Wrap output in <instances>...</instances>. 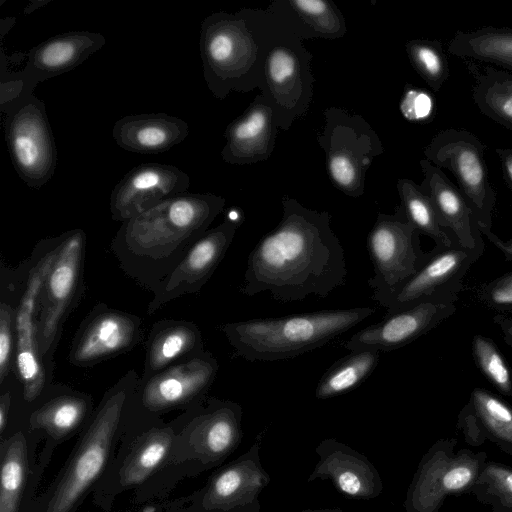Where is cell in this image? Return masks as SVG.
I'll return each mask as SVG.
<instances>
[{"mask_svg": "<svg viewBox=\"0 0 512 512\" xmlns=\"http://www.w3.org/2000/svg\"><path fill=\"white\" fill-rule=\"evenodd\" d=\"M344 250L325 214L287 207L282 222L251 251L241 292L279 302L327 297L347 277Z\"/></svg>", "mask_w": 512, "mask_h": 512, "instance_id": "obj_1", "label": "cell"}, {"mask_svg": "<svg viewBox=\"0 0 512 512\" xmlns=\"http://www.w3.org/2000/svg\"><path fill=\"white\" fill-rule=\"evenodd\" d=\"M224 205L212 194H183L122 222L110 248L120 268L154 293L207 231Z\"/></svg>", "mask_w": 512, "mask_h": 512, "instance_id": "obj_2", "label": "cell"}, {"mask_svg": "<svg viewBox=\"0 0 512 512\" xmlns=\"http://www.w3.org/2000/svg\"><path fill=\"white\" fill-rule=\"evenodd\" d=\"M375 313L369 306L253 318L221 326L235 353L248 361L294 358L317 349Z\"/></svg>", "mask_w": 512, "mask_h": 512, "instance_id": "obj_3", "label": "cell"}, {"mask_svg": "<svg viewBox=\"0 0 512 512\" xmlns=\"http://www.w3.org/2000/svg\"><path fill=\"white\" fill-rule=\"evenodd\" d=\"M139 378L134 370H130L105 393L96 415L48 503L46 512H70L102 472L123 412Z\"/></svg>", "mask_w": 512, "mask_h": 512, "instance_id": "obj_4", "label": "cell"}, {"mask_svg": "<svg viewBox=\"0 0 512 512\" xmlns=\"http://www.w3.org/2000/svg\"><path fill=\"white\" fill-rule=\"evenodd\" d=\"M85 246L86 234L82 229L63 233L55 261L41 289L36 318L37 342L48 373L63 325L82 293Z\"/></svg>", "mask_w": 512, "mask_h": 512, "instance_id": "obj_5", "label": "cell"}, {"mask_svg": "<svg viewBox=\"0 0 512 512\" xmlns=\"http://www.w3.org/2000/svg\"><path fill=\"white\" fill-rule=\"evenodd\" d=\"M3 114L12 165L28 187L40 189L54 176L58 163L45 104L30 94L9 106Z\"/></svg>", "mask_w": 512, "mask_h": 512, "instance_id": "obj_6", "label": "cell"}, {"mask_svg": "<svg viewBox=\"0 0 512 512\" xmlns=\"http://www.w3.org/2000/svg\"><path fill=\"white\" fill-rule=\"evenodd\" d=\"M62 234L41 240L34 248L25 287L15 313L14 365L24 399L34 401L45 388L48 371L37 342V310L41 289L55 261Z\"/></svg>", "mask_w": 512, "mask_h": 512, "instance_id": "obj_7", "label": "cell"}, {"mask_svg": "<svg viewBox=\"0 0 512 512\" xmlns=\"http://www.w3.org/2000/svg\"><path fill=\"white\" fill-rule=\"evenodd\" d=\"M485 149L486 145L471 132L448 128L438 133L425 150L432 165L447 169L456 178V186L483 228H487L486 220L496 199L484 160Z\"/></svg>", "mask_w": 512, "mask_h": 512, "instance_id": "obj_8", "label": "cell"}, {"mask_svg": "<svg viewBox=\"0 0 512 512\" xmlns=\"http://www.w3.org/2000/svg\"><path fill=\"white\" fill-rule=\"evenodd\" d=\"M218 369L216 358L205 350L144 382L138 381L133 397L152 413L197 404L209 391Z\"/></svg>", "mask_w": 512, "mask_h": 512, "instance_id": "obj_9", "label": "cell"}, {"mask_svg": "<svg viewBox=\"0 0 512 512\" xmlns=\"http://www.w3.org/2000/svg\"><path fill=\"white\" fill-rule=\"evenodd\" d=\"M140 317L99 304L80 324L70 346L69 363L90 367L129 351L141 338Z\"/></svg>", "mask_w": 512, "mask_h": 512, "instance_id": "obj_10", "label": "cell"}, {"mask_svg": "<svg viewBox=\"0 0 512 512\" xmlns=\"http://www.w3.org/2000/svg\"><path fill=\"white\" fill-rule=\"evenodd\" d=\"M263 435L211 478L201 498L204 512H260L259 497L270 482L260 460Z\"/></svg>", "mask_w": 512, "mask_h": 512, "instance_id": "obj_11", "label": "cell"}, {"mask_svg": "<svg viewBox=\"0 0 512 512\" xmlns=\"http://www.w3.org/2000/svg\"><path fill=\"white\" fill-rule=\"evenodd\" d=\"M189 186L188 174L176 166L162 163L137 165L113 188L111 217L114 221L125 222L170 198L186 194Z\"/></svg>", "mask_w": 512, "mask_h": 512, "instance_id": "obj_12", "label": "cell"}, {"mask_svg": "<svg viewBox=\"0 0 512 512\" xmlns=\"http://www.w3.org/2000/svg\"><path fill=\"white\" fill-rule=\"evenodd\" d=\"M417 230L406 220L381 216L367 237V250L374 276L372 290L388 289L413 276L420 265L415 236Z\"/></svg>", "mask_w": 512, "mask_h": 512, "instance_id": "obj_13", "label": "cell"}, {"mask_svg": "<svg viewBox=\"0 0 512 512\" xmlns=\"http://www.w3.org/2000/svg\"><path fill=\"white\" fill-rule=\"evenodd\" d=\"M236 228L233 222L224 221L207 230L153 293L147 308L148 314H153L172 300L198 293L224 258Z\"/></svg>", "mask_w": 512, "mask_h": 512, "instance_id": "obj_14", "label": "cell"}, {"mask_svg": "<svg viewBox=\"0 0 512 512\" xmlns=\"http://www.w3.org/2000/svg\"><path fill=\"white\" fill-rule=\"evenodd\" d=\"M319 456L307 481L330 480L344 497L370 500L378 497L383 483L368 458L334 438L322 440L316 447Z\"/></svg>", "mask_w": 512, "mask_h": 512, "instance_id": "obj_15", "label": "cell"}, {"mask_svg": "<svg viewBox=\"0 0 512 512\" xmlns=\"http://www.w3.org/2000/svg\"><path fill=\"white\" fill-rule=\"evenodd\" d=\"M242 407L229 400L209 399L208 406L188 425V443L203 465L222 462L239 446Z\"/></svg>", "mask_w": 512, "mask_h": 512, "instance_id": "obj_16", "label": "cell"}, {"mask_svg": "<svg viewBox=\"0 0 512 512\" xmlns=\"http://www.w3.org/2000/svg\"><path fill=\"white\" fill-rule=\"evenodd\" d=\"M105 43L99 32L78 30L57 34L29 50L21 72L37 86L76 68Z\"/></svg>", "mask_w": 512, "mask_h": 512, "instance_id": "obj_17", "label": "cell"}, {"mask_svg": "<svg viewBox=\"0 0 512 512\" xmlns=\"http://www.w3.org/2000/svg\"><path fill=\"white\" fill-rule=\"evenodd\" d=\"M188 124L164 112L127 115L112 128L116 144L129 152L158 154L170 150L186 139Z\"/></svg>", "mask_w": 512, "mask_h": 512, "instance_id": "obj_18", "label": "cell"}, {"mask_svg": "<svg viewBox=\"0 0 512 512\" xmlns=\"http://www.w3.org/2000/svg\"><path fill=\"white\" fill-rule=\"evenodd\" d=\"M437 311L435 304L420 300L357 331L343 346L349 351L368 349L384 352L397 349L426 331Z\"/></svg>", "mask_w": 512, "mask_h": 512, "instance_id": "obj_19", "label": "cell"}, {"mask_svg": "<svg viewBox=\"0 0 512 512\" xmlns=\"http://www.w3.org/2000/svg\"><path fill=\"white\" fill-rule=\"evenodd\" d=\"M236 22L216 14L201 25L200 53L204 76L211 90L220 94L234 76L241 60L242 37Z\"/></svg>", "mask_w": 512, "mask_h": 512, "instance_id": "obj_20", "label": "cell"}, {"mask_svg": "<svg viewBox=\"0 0 512 512\" xmlns=\"http://www.w3.org/2000/svg\"><path fill=\"white\" fill-rule=\"evenodd\" d=\"M204 351L201 330L194 322L168 319L157 321L147 338L139 382Z\"/></svg>", "mask_w": 512, "mask_h": 512, "instance_id": "obj_21", "label": "cell"}, {"mask_svg": "<svg viewBox=\"0 0 512 512\" xmlns=\"http://www.w3.org/2000/svg\"><path fill=\"white\" fill-rule=\"evenodd\" d=\"M421 166L425 175L421 188L431 199L441 226L449 227L463 246L471 248L476 220L472 207L441 169L428 160H422Z\"/></svg>", "mask_w": 512, "mask_h": 512, "instance_id": "obj_22", "label": "cell"}, {"mask_svg": "<svg viewBox=\"0 0 512 512\" xmlns=\"http://www.w3.org/2000/svg\"><path fill=\"white\" fill-rule=\"evenodd\" d=\"M464 258L465 254L462 251L440 254L398 285L388 289L373 290L372 299L386 309V315L409 307L422 300L451 276Z\"/></svg>", "mask_w": 512, "mask_h": 512, "instance_id": "obj_23", "label": "cell"}, {"mask_svg": "<svg viewBox=\"0 0 512 512\" xmlns=\"http://www.w3.org/2000/svg\"><path fill=\"white\" fill-rule=\"evenodd\" d=\"M448 52L512 71V28L487 26L457 31L448 45Z\"/></svg>", "mask_w": 512, "mask_h": 512, "instance_id": "obj_24", "label": "cell"}, {"mask_svg": "<svg viewBox=\"0 0 512 512\" xmlns=\"http://www.w3.org/2000/svg\"><path fill=\"white\" fill-rule=\"evenodd\" d=\"M380 352L354 350L331 365L320 378L315 396L325 400L350 392L362 384L379 363Z\"/></svg>", "mask_w": 512, "mask_h": 512, "instance_id": "obj_25", "label": "cell"}, {"mask_svg": "<svg viewBox=\"0 0 512 512\" xmlns=\"http://www.w3.org/2000/svg\"><path fill=\"white\" fill-rule=\"evenodd\" d=\"M91 408L90 397L77 392L51 398L35 410L30 427L45 431L59 440L73 432L86 418Z\"/></svg>", "mask_w": 512, "mask_h": 512, "instance_id": "obj_26", "label": "cell"}, {"mask_svg": "<svg viewBox=\"0 0 512 512\" xmlns=\"http://www.w3.org/2000/svg\"><path fill=\"white\" fill-rule=\"evenodd\" d=\"M173 439L174 432L169 427H156L144 433L123 463L121 484L132 486L145 481L162 463Z\"/></svg>", "mask_w": 512, "mask_h": 512, "instance_id": "obj_27", "label": "cell"}, {"mask_svg": "<svg viewBox=\"0 0 512 512\" xmlns=\"http://www.w3.org/2000/svg\"><path fill=\"white\" fill-rule=\"evenodd\" d=\"M472 97L482 114L512 130V73L487 67L476 76Z\"/></svg>", "mask_w": 512, "mask_h": 512, "instance_id": "obj_28", "label": "cell"}, {"mask_svg": "<svg viewBox=\"0 0 512 512\" xmlns=\"http://www.w3.org/2000/svg\"><path fill=\"white\" fill-rule=\"evenodd\" d=\"M448 461L435 445L423 458L410 485L404 507L408 512H436L442 502V476Z\"/></svg>", "mask_w": 512, "mask_h": 512, "instance_id": "obj_29", "label": "cell"}, {"mask_svg": "<svg viewBox=\"0 0 512 512\" xmlns=\"http://www.w3.org/2000/svg\"><path fill=\"white\" fill-rule=\"evenodd\" d=\"M27 465L26 440L17 432L1 444L0 512H18Z\"/></svg>", "mask_w": 512, "mask_h": 512, "instance_id": "obj_30", "label": "cell"}, {"mask_svg": "<svg viewBox=\"0 0 512 512\" xmlns=\"http://www.w3.org/2000/svg\"><path fill=\"white\" fill-rule=\"evenodd\" d=\"M401 196L408 220L419 232L433 237L443 245L451 241L441 223L429 196L411 181H401Z\"/></svg>", "mask_w": 512, "mask_h": 512, "instance_id": "obj_31", "label": "cell"}, {"mask_svg": "<svg viewBox=\"0 0 512 512\" xmlns=\"http://www.w3.org/2000/svg\"><path fill=\"white\" fill-rule=\"evenodd\" d=\"M472 488L479 499L492 505L494 512H512V469L486 464Z\"/></svg>", "mask_w": 512, "mask_h": 512, "instance_id": "obj_32", "label": "cell"}, {"mask_svg": "<svg viewBox=\"0 0 512 512\" xmlns=\"http://www.w3.org/2000/svg\"><path fill=\"white\" fill-rule=\"evenodd\" d=\"M473 403L490 434L512 453V409L483 390L473 392Z\"/></svg>", "mask_w": 512, "mask_h": 512, "instance_id": "obj_33", "label": "cell"}, {"mask_svg": "<svg viewBox=\"0 0 512 512\" xmlns=\"http://www.w3.org/2000/svg\"><path fill=\"white\" fill-rule=\"evenodd\" d=\"M409 54L418 72L435 91H439L449 77V67L442 44L438 40L415 41L409 45Z\"/></svg>", "mask_w": 512, "mask_h": 512, "instance_id": "obj_34", "label": "cell"}, {"mask_svg": "<svg viewBox=\"0 0 512 512\" xmlns=\"http://www.w3.org/2000/svg\"><path fill=\"white\" fill-rule=\"evenodd\" d=\"M267 132V117L262 111H255L244 120L237 122L228 133L225 156H236L248 151L261 141Z\"/></svg>", "mask_w": 512, "mask_h": 512, "instance_id": "obj_35", "label": "cell"}, {"mask_svg": "<svg viewBox=\"0 0 512 512\" xmlns=\"http://www.w3.org/2000/svg\"><path fill=\"white\" fill-rule=\"evenodd\" d=\"M442 476V490L445 493L461 492L473 487L480 474V458L473 454L460 452L447 463Z\"/></svg>", "mask_w": 512, "mask_h": 512, "instance_id": "obj_36", "label": "cell"}, {"mask_svg": "<svg viewBox=\"0 0 512 512\" xmlns=\"http://www.w3.org/2000/svg\"><path fill=\"white\" fill-rule=\"evenodd\" d=\"M474 351L486 376L504 393L512 392L511 376L495 346L487 339L476 336Z\"/></svg>", "mask_w": 512, "mask_h": 512, "instance_id": "obj_37", "label": "cell"}, {"mask_svg": "<svg viewBox=\"0 0 512 512\" xmlns=\"http://www.w3.org/2000/svg\"><path fill=\"white\" fill-rule=\"evenodd\" d=\"M16 310L2 301L0 304V384L11 371L13 359V330Z\"/></svg>", "mask_w": 512, "mask_h": 512, "instance_id": "obj_38", "label": "cell"}, {"mask_svg": "<svg viewBox=\"0 0 512 512\" xmlns=\"http://www.w3.org/2000/svg\"><path fill=\"white\" fill-rule=\"evenodd\" d=\"M1 66L0 80V106L2 113L12 104L22 98L33 94L36 85H34L21 71L17 73H8Z\"/></svg>", "mask_w": 512, "mask_h": 512, "instance_id": "obj_39", "label": "cell"}, {"mask_svg": "<svg viewBox=\"0 0 512 512\" xmlns=\"http://www.w3.org/2000/svg\"><path fill=\"white\" fill-rule=\"evenodd\" d=\"M293 4L311 21L324 30H334L336 22L334 14L327 4L320 0H297Z\"/></svg>", "mask_w": 512, "mask_h": 512, "instance_id": "obj_40", "label": "cell"}, {"mask_svg": "<svg viewBox=\"0 0 512 512\" xmlns=\"http://www.w3.org/2000/svg\"><path fill=\"white\" fill-rule=\"evenodd\" d=\"M401 109L407 119L423 120L430 116L433 101L425 92L410 90L402 101Z\"/></svg>", "mask_w": 512, "mask_h": 512, "instance_id": "obj_41", "label": "cell"}, {"mask_svg": "<svg viewBox=\"0 0 512 512\" xmlns=\"http://www.w3.org/2000/svg\"><path fill=\"white\" fill-rule=\"evenodd\" d=\"M269 75L277 85L286 84L294 75V58L284 50H276L269 59Z\"/></svg>", "mask_w": 512, "mask_h": 512, "instance_id": "obj_42", "label": "cell"}, {"mask_svg": "<svg viewBox=\"0 0 512 512\" xmlns=\"http://www.w3.org/2000/svg\"><path fill=\"white\" fill-rule=\"evenodd\" d=\"M330 171L334 180L343 185H351L356 177L353 163L342 155L335 156L330 161Z\"/></svg>", "mask_w": 512, "mask_h": 512, "instance_id": "obj_43", "label": "cell"}, {"mask_svg": "<svg viewBox=\"0 0 512 512\" xmlns=\"http://www.w3.org/2000/svg\"><path fill=\"white\" fill-rule=\"evenodd\" d=\"M490 299L497 305L512 304V276L501 279L491 288Z\"/></svg>", "mask_w": 512, "mask_h": 512, "instance_id": "obj_44", "label": "cell"}, {"mask_svg": "<svg viewBox=\"0 0 512 512\" xmlns=\"http://www.w3.org/2000/svg\"><path fill=\"white\" fill-rule=\"evenodd\" d=\"M495 152L501 162L503 177L512 191V148H496Z\"/></svg>", "mask_w": 512, "mask_h": 512, "instance_id": "obj_45", "label": "cell"}, {"mask_svg": "<svg viewBox=\"0 0 512 512\" xmlns=\"http://www.w3.org/2000/svg\"><path fill=\"white\" fill-rule=\"evenodd\" d=\"M11 405V394L5 391L0 396V432L3 433L8 421V414Z\"/></svg>", "mask_w": 512, "mask_h": 512, "instance_id": "obj_46", "label": "cell"}, {"mask_svg": "<svg viewBox=\"0 0 512 512\" xmlns=\"http://www.w3.org/2000/svg\"><path fill=\"white\" fill-rule=\"evenodd\" d=\"M497 243L506 252V254L512 256V240L509 243L505 244V245L500 243V242H498V241H497Z\"/></svg>", "mask_w": 512, "mask_h": 512, "instance_id": "obj_47", "label": "cell"}, {"mask_svg": "<svg viewBox=\"0 0 512 512\" xmlns=\"http://www.w3.org/2000/svg\"><path fill=\"white\" fill-rule=\"evenodd\" d=\"M301 512H345L339 509H332V510H305Z\"/></svg>", "mask_w": 512, "mask_h": 512, "instance_id": "obj_48", "label": "cell"}]
</instances>
